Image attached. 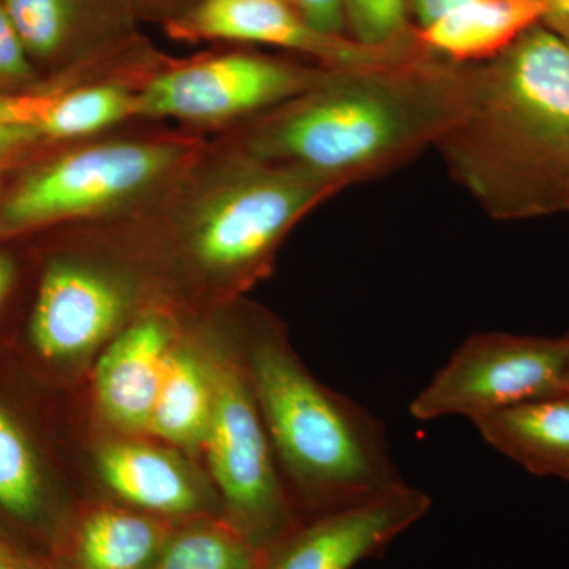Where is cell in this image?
Wrapping results in <instances>:
<instances>
[{"mask_svg": "<svg viewBox=\"0 0 569 569\" xmlns=\"http://www.w3.org/2000/svg\"><path fill=\"white\" fill-rule=\"evenodd\" d=\"M471 88L473 66L436 56L332 70L310 91L242 123L234 144L258 159L305 168L348 189L436 148L466 111Z\"/></svg>", "mask_w": 569, "mask_h": 569, "instance_id": "1", "label": "cell"}, {"mask_svg": "<svg viewBox=\"0 0 569 569\" xmlns=\"http://www.w3.org/2000/svg\"><path fill=\"white\" fill-rule=\"evenodd\" d=\"M436 149L489 217L523 220L569 208V44L535 26L473 66L466 111Z\"/></svg>", "mask_w": 569, "mask_h": 569, "instance_id": "2", "label": "cell"}, {"mask_svg": "<svg viewBox=\"0 0 569 569\" xmlns=\"http://www.w3.org/2000/svg\"><path fill=\"white\" fill-rule=\"evenodd\" d=\"M242 353L301 519L406 485L380 421L310 376L274 323L254 316Z\"/></svg>", "mask_w": 569, "mask_h": 569, "instance_id": "3", "label": "cell"}, {"mask_svg": "<svg viewBox=\"0 0 569 569\" xmlns=\"http://www.w3.org/2000/svg\"><path fill=\"white\" fill-rule=\"evenodd\" d=\"M342 190L325 176L258 159L233 142L213 162L194 160L153 204L183 268L230 291L261 279L296 224Z\"/></svg>", "mask_w": 569, "mask_h": 569, "instance_id": "4", "label": "cell"}, {"mask_svg": "<svg viewBox=\"0 0 569 569\" xmlns=\"http://www.w3.org/2000/svg\"><path fill=\"white\" fill-rule=\"evenodd\" d=\"M181 140L86 144L39 164L0 203V231L133 213L163 197L197 160Z\"/></svg>", "mask_w": 569, "mask_h": 569, "instance_id": "5", "label": "cell"}, {"mask_svg": "<svg viewBox=\"0 0 569 569\" xmlns=\"http://www.w3.org/2000/svg\"><path fill=\"white\" fill-rule=\"evenodd\" d=\"M212 366L216 399L203 448L222 518L263 552L301 516L280 475L244 365L219 356Z\"/></svg>", "mask_w": 569, "mask_h": 569, "instance_id": "6", "label": "cell"}, {"mask_svg": "<svg viewBox=\"0 0 569 569\" xmlns=\"http://www.w3.org/2000/svg\"><path fill=\"white\" fill-rule=\"evenodd\" d=\"M569 391L567 337L482 332L471 336L410 406L418 421L478 419Z\"/></svg>", "mask_w": 569, "mask_h": 569, "instance_id": "7", "label": "cell"}, {"mask_svg": "<svg viewBox=\"0 0 569 569\" xmlns=\"http://www.w3.org/2000/svg\"><path fill=\"white\" fill-rule=\"evenodd\" d=\"M331 71L244 52L219 56L149 80L138 89L137 118L246 123L316 88Z\"/></svg>", "mask_w": 569, "mask_h": 569, "instance_id": "8", "label": "cell"}, {"mask_svg": "<svg viewBox=\"0 0 569 569\" xmlns=\"http://www.w3.org/2000/svg\"><path fill=\"white\" fill-rule=\"evenodd\" d=\"M134 287L92 261L58 258L41 277L31 342L41 358L73 362L103 346L132 313Z\"/></svg>", "mask_w": 569, "mask_h": 569, "instance_id": "9", "label": "cell"}, {"mask_svg": "<svg viewBox=\"0 0 569 569\" xmlns=\"http://www.w3.org/2000/svg\"><path fill=\"white\" fill-rule=\"evenodd\" d=\"M430 509L406 485L348 507L310 516L261 552L257 569H351L376 557Z\"/></svg>", "mask_w": 569, "mask_h": 569, "instance_id": "10", "label": "cell"}, {"mask_svg": "<svg viewBox=\"0 0 569 569\" xmlns=\"http://www.w3.org/2000/svg\"><path fill=\"white\" fill-rule=\"evenodd\" d=\"M203 39L268 44L309 56L332 70L372 69L429 58L421 43L372 48L346 36L317 31L283 0H203L187 21Z\"/></svg>", "mask_w": 569, "mask_h": 569, "instance_id": "11", "label": "cell"}, {"mask_svg": "<svg viewBox=\"0 0 569 569\" xmlns=\"http://www.w3.org/2000/svg\"><path fill=\"white\" fill-rule=\"evenodd\" d=\"M174 346L173 326L160 313H144L114 336L96 370L97 406L111 426L148 432Z\"/></svg>", "mask_w": 569, "mask_h": 569, "instance_id": "12", "label": "cell"}, {"mask_svg": "<svg viewBox=\"0 0 569 569\" xmlns=\"http://www.w3.org/2000/svg\"><path fill=\"white\" fill-rule=\"evenodd\" d=\"M97 470L104 486L137 511L173 522L222 518V509L213 505L192 471L164 449L112 441L97 455Z\"/></svg>", "mask_w": 569, "mask_h": 569, "instance_id": "13", "label": "cell"}, {"mask_svg": "<svg viewBox=\"0 0 569 569\" xmlns=\"http://www.w3.org/2000/svg\"><path fill=\"white\" fill-rule=\"evenodd\" d=\"M179 522L129 507H93L59 531L54 569H151Z\"/></svg>", "mask_w": 569, "mask_h": 569, "instance_id": "14", "label": "cell"}, {"mask_svg": "<svg viewBox=\"0 0 569 569\" xmlns=\"http://www.w3.org/2000/svg\"><path fill=\"white\" fill-rule=\"evenodd\" d=\"M138 91L99 82L70 91L0 97V123L28 127L41 140H80L137 118Z\"/></svg>", "mask_w": 569, "mask_h": 569, "instance_id": "15", "label": "cell"}, {"mask_svg": "<svg viewBox=\"0 0 569 569\" xmlns=\"http://www.w3.org/2000/svg\"><path fill=\"white\" fill-rule=\"evenodd\" d=\"M535 0H470L419 28V43L456 66H481L541 24Z\"/></svg>", "mask_w": 569, "mask_h": 569, "instance_id": "16", "label": "cell"}, {"mask_svg": "<svg viewBox=\"0 0 569 569\" xmlns=\"http://www.w3.org/2000/svg\"><path fill=\"white\" fill-rule=\"evenodd\" d=\"M475 426L490 447L530 473L569 482V391L503 408Z\"/></svg>", "mask_w": 569, "mask_h": 569, "instance_id": "17", "label": "cell"}, {"mask_svg": "<svg viewBox=\"0 0 569 569\" xmlns=\"http://www.w3.org/2000/svg\"><path fill=\"white\" fill-rule=\"evenodd\" d=\"M216 385L213 366L193 347L176 343L148 432L174 447L203 448L211 425Z\"/></svg>", "mask_w": 569, "mask_h": 569, "instance_id": "18", "label": "cell"}, {"mask_svg": "<svg viewBox=\"0 0 569 569\" xmlns=\"http://www.w3.org/2000/svg\"><path fill=\"white\" fill-rule=\"evenodd\" d=\"M261 552L219 516L179 522L151 569H257Z\"/></svg>", "mask_w": 569, "mask_h": 569, "instance_id": "19", "label": "cell"}, {"mask_svg": "<svg viewBox=\"0 0 569 569\" xmlns=\"http://www.w3.org/2000/svg\"><path fill=\"white\" fill-rule=\"evenodd\" d=\"M0 509L21 522L43 515L44 488L39 460L17 419L0 403Z\"/></svg>", "mask_w": 569, "mask_h": 569, "instance_id": "20", "label": "cell"}, {"mask_svg": "<svg viewBox=\"0 0 569 569\" xmlns=\"http://www.w3.org/2000/svg\"><path fill=\"white\" fill-rule=\"evenodd\" d=\"M31 58L51 59L69 47L77 28L74 0H0Z\"/></svg>", "mask_w": 569, "mask_h": 569, "instance_id": "21", "label": "cell"}, {"mask_svg": "<svg viewBox=\"0 0 569 569\" xmlns=\"http://www.w3.org/2000/svg\"><path fill=\"white\" fill-rule=\"evenodd\" d=\"M351 39L372 48L410 47L419 43L408 33L410 0H343Z\"/></svg>", "mask_w": 569, "mask_h": 569, "instance_id": "22", "label": "cell"}, {"mask_svg": "<svg viewBox=\"0 0 569 569\" xmlns=\"http://www.w3.org/2000/svg\"><path fill=\"white\" fill-rule=\"evenodd\" d=\"M32 80L31 54L0 2V86L18 88Z\"/></svg>", "mask_w": 569, "mask_h": 569, "instance_id": "23", "label": "cell"}, {"mask_svg": "<svg viewBox=\"0 0 569 569\" xmlns=\"http://www.w3.org/2000/svg\"><path fill=\"white\" fill-rule=\"evenodd\" d=\"M293 7L317 31L343 36L347 29L343 0H293Z\"/></svg>", "mask_w": 569, "mask_h": 569, "instance_id": "24", "label": "cell"}, {"mask_svg": "<svg viewBox=\"0 0 569 569\" xmlns=\"http://www.w3.org/2000/svg\"><path fill=\"white\" fill-rule=\"evenodd\" d=\"M40 141L43 140L36 130L13 123H0V170Z\"/></svg>", "mask_w": 569, "mask_h": 569, "instance_id": "25", "label": "cell"}, {"mask_svg": "<svg viewBox=\"0 0 569 569\" xmlns=\"http://www.w3.org/2000/svg\"><path fill=\"white\" fill-rule=\"evenodd\" d=\"M0 569H54L50 559H40L0 535Z\"/></svg>", "mask_w": 569, "mask_h": 569, "instance_id": "26", "label": "cell"}, {"mask_svg": "<svg viewBox=\"0 0 569 569\" xmlns=\"http://www.w3.org/2000/svg\"><path fill=\"white\" fill-rule=\"evenodd\" d=\"M541 9V24L569 44V0H535Z\"/></svg>", "mask_w": 569, "mask_h": 569, "instance_id": "27", "label": "cell"}, {"mask_svg": "<svg viewBox=\"0 0 569 569\" xmlns=\"http://www.w3.org/2000/svg\"><path fill=\"white\" fill-rule=\"evenodd\" d=\"M467 2H470V0H410V7L415 17L418 18L419 28H425V26L440 18L441 14L448 13L449 10Z\"/></svg>", "mask_w": 569, "mask_h": 569, "instance_id": "28", "label": "cell"}, {"mask_svg": "<svg viewBox=\"0 0 569 569\" xmlns=\"http://www.w3.org/2000/svg\"><path fill=\"white\" fill-rule=\"evenodd\" d=\"M14 274H17V269H14L11 258L0 253V305H2L3 299L9 296L11 287H13Z\"/></svg>", "mask_w": 569, "mask_h": 569, "instance_id": "29", "label": "cell"}, {"mask_svg": "<svg viewBox=\"0 0 569 569\" xmlns=\"http://www.w3.org/2000/svg\"><path fill=\"white\" fill-rule=\"evenodd\" d=\"M283 2H288L291 3V6H293V0H283Z\"/></svg>", "mask_w": 569, "mask_h": 569, "instance_id": "30", "label": "cell"}, {"mask_svg": "<svg viewBox=\"0 0 569 569\" xmlns=\"http://www.w3.org/2000/svg\"><path fill=\"white\" fill-rule=\"evenodd\" d=\"M565 337H567V339H568V342H569V332H568V335H567V336H565Z\"/></svg>", "mask_w": 569, "mask_h": 569, "instance_id": "31", "label": "cell"}, {"mask_svg": "<svg viewBox=\"0 0 569 569\" xmlns=\"http://www.w3.org/2000/svg\"><path fill=\"white\" fill-rule=\"evenodd\" d=\"M568 211H569V208H568Z\"/></svg>", "mask_w": 569, "mask_h": 569, "instance_id": "32", "label": "cell"}]
</instances>
